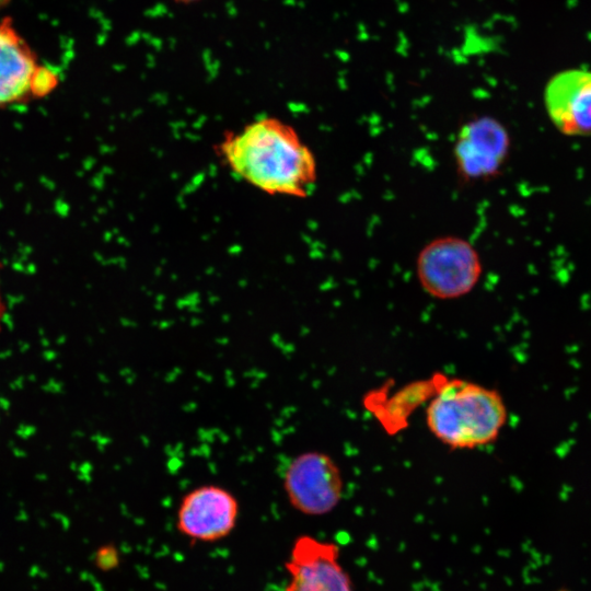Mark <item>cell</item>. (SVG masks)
I'll return each mask as SVG.
<instances>
[{
	"label": "cell",
	"mask_w": 591,
	"mask_h": 591,
	"mask_svg": "<svg viewBox=\"0 0 591 591\" xmlns=\"http://www.w3.org/2000/svg\"><path fill=\"white\" fill-rule=\"evenodd\" d=\"M282 488L290 506L298 512L320 517L340 502L344 478L335 460L322 451H305L287 464Z\"/></svg>",
	"instance_id": "obj_4"
},
{
	"label": "cell",
	"mask_w": 591,
	"mask_h": 591,
	"mask_svg": "<svg viewBox=\"0 0 591 591\" xmlns=\"http://www.w3.org/2000/svg\"><path fill=\"white\" fill-rule=\"evenodd\" d=\"M339 558L340 549L334 542L298 536L285 563L288 582L283 591H355Z\"/></svg>",
	"instance_id": "obj_6"
},
{
	"label": "cell",
	"mask_w": 591,
	"mask_h": 591,
	"mask_svg": "<svg viewBox=\"0 0 591 591\" xmlns=\"http://www.w3.org/2000/svg\"><path fill=\"white\" fill-rule=\"evenodd\" d=\"M36 57L10 18L0 22V107L33 97Z\"/></svg>",
	"instance_id": "obj_9"
},
{
	"label": "cell",
	"mask_w": 591,
	"mask_h": 591,
	"mask_svg": "<svg viewBox=\"0 0 591 591\" xmlns=\"http://www.w3.org/2000/svg\"><path fill=\"white\" fill-rule=\"evenodd\" d=\"M99 559L106 568L114 567L118 563V553L113 546H104L99 552Z\"/></svg>",
	"instance_id": "obj_11"
},
{
	"label": "cell",
	"mask_w": 591,
	"mask_h": 591,
	"mask_svg": "<svg viewBox=\"0 0 591 591\" xmlns=\"http://www.w3.org/2000/svg\"><path fill=\"white\" fill-rule=\"evenodd\" d=\"M240 502L229 489L200 485L182 498L176 511V530L196 543H213L228 537L237 524Z\"/></svg>",
	"instance_id": "obj_5"
},
{
	"label": "cell",
	"mask_w": 591,
	"mask_h": 591,
	"mask_svg": "<svg viewBox=\"0 0 591 591\" xmlns=\"http://www.w3.org/2000/svg\"><path fill=\"white\" fill-rule=\"evenodd\" d=\"M174 1L179 2V3H192V2L199 1V0H174Z\"/></svg>",
	"instance_id": "obj_13"
},
{
	"label": "cell",
	"mask_w": 591,
	"mask_h": 591,
	"mask_svg": "<svg viewBox=\"0 0 591 591\" xmlns=\"http://www.w3.org/2000/svg\"><path fill=\"white\" fill-rule=\"evenodd\" d=\"M547 114L567 136H591V71L570 69L555 74L544 91Z\"/></svg>",
	"instance_id": "obj_8"
},
{
	"label": "cell",
	"mask_w": 591,
	"mask_h": 591,
	"mask_svg": "<svg viewBox=\"0 0 591 591\" xmlns=\"http://www.w3.org/2000/svg\"><path fill=\"white\" fill-rule=\"evenodd\" d=\"M5 312H7V306H5L2 292H1V287H0V333L2 331Z\"/></svg>",
	"instance_id": "obj_12"
},
{
	"label": "cell",
	"mask_w": 591,
	"mask_h": 591,
	"mask_svg": "<svg viewBox=\"0 0 591 591\" xmlns=\"http://www.w3.org/2000/svg\"><path fill=\"white\" fill-rule=\"evenodd\" d=\"M429 431L454 450L494 442L507 422V406L494 389L453 379L437 389L426 408Z\"/></svg>",
	"instance_id": "obj_2"
},
{
	"label": "cell",
	"mask_w": 591,
	"mask_h": 591,
	"mask_svg": "<svg viewBox=\"0 0 591 591\" xmlns=\"http://www.w3.org/2000/svg\"><path fill=\"white\" fill-rule=\"evenodd\" d=\"M55 73L44 67H38L32 86L33 97L47 95L57 84Z\"/></svg>",
	"instance_id": "obj_10"
},
{
	"label": "cell",
	"mask_w": 591,
	"mask_h": 591,
	"mask_svg": "<svg viewBox=\"0 0 591 591\" xmlns=\"http://www.w3.org/2000/svg\"><path fill=\"white\" fill-rule=\"evenodd\" d=\"M510 149L507 129L489 116L466 121L453 148L459 176L467 182L490 179L498 175Z\"/></svg>",
	"instance_id": "obj_7"
},
{
	"label": "cell",
	"mask_w": 591,
	"mask_h": 591,
	"mask_svg": "<svg viewBox=\"0 0 591 591\" xmlns=\"http://www.w3.org/2000/svg\"><path fill=\"white\" fill-rule=\"evenodd\" d=\"M417 277L422 289L436 299L450 300L467 294L482 275L475 247L457 236H442L419 252Z\"/></svg>",
	"instance_id": "obj_3"
},
{
	"label": "cell",
	"mask_w": 591,
	"mask_h": 591,
	"mask_svg": "<svg viewBox=\"0 0 591 591\" xmlns=\"http://www.w3.org/2000/svg\"><path fill=\"white\" fill-rule=\"evenodd\" d=\"M216 150L233 175L267 195L304 198L315 186L312 150L279 118L262 117L227 131Z\"/></svg>",
	"instance_id": "obj_1"
}]
</instances>
